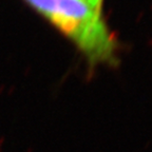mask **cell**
<instances>
[{
  "instance_id": "cell-2",
  "label": "cell",
  "mask_w": 152,
  "mask_h": 152,
  "mask_svg": "<svg viewBox=\"0 0 152 152\" xmlns=\"http://www.w3.org/2000/svg\"><path fill=\"white\" fill-rule=\"evenodd\" d=\"M80 1H83L86 4H88L89 7H91L92 9L100 12V7H102V0H80Z\"/></svg>"
},
{
  "instance_id": "cell-1",
  "label": "cell",
  "mask_w": 152,
  "mask_h": 152,
  "mask_svg": "<svg viewBox=\"0 0 152 152\" xmlns=\"http://www.w3.org/2000/svg\"><path fill=\"white\" fill-rule=\"evenodd\" d=\"M74 41L91 66L116 64V43L99 11L80 0H24Z\"/></svg>"
}]
</instances>
